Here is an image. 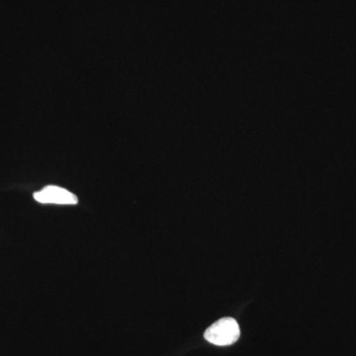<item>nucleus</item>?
Instances as JSON below:
<instances>
[{"label": "nucleus", "mask_w": 356, "mask_h": 356, "mask_svg": "<svg viewBox=\"0 0 356 356\" xmlns=\"http://www.w3.org/2000/svg\"><path fill=\"white\" fill-rule=\"evenodd\" d=\"M240 334V327L235 318H224L208 327L204 337L215 346H227L235 343Z\"/></svg>", "instance_id": "1"}, {"label": "nucleus", "mask_w": 356, "mask_h": 356, "mask_svg": "<svg viewBox=\"0 0 356 356\" xmlns=\"http://www.w3.org/2000/svg\"><path fill=\"white\" fill-rule=\"evenodd\" d=\"M34 199L42 204H58V205H76L79 199L74 193L62 187L46 186L38 192H35Z\"/></svg>", "instance_id": "2"}]
</instances>
